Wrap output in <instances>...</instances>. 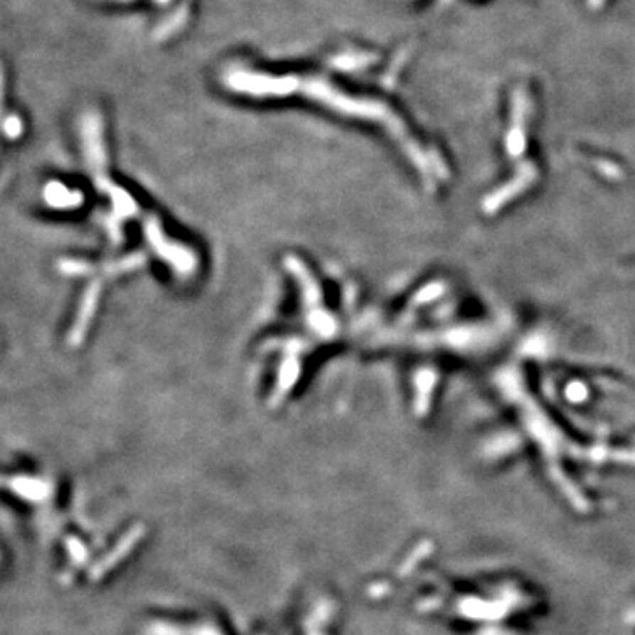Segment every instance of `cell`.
Returning a JSON list of instances; mask_svg holds the SVG:
<instances>
[{
    "label": "cell",
    "instance_id": "cell-1",
    "mask_svg": "<svg viewBox=\"0 0 635 635\" xmlns=\"http://www.w3.org/2000/svg\"><path fill=\"white\" fill-rule=\"evenodd\" d=\"M228 89L237 92V94L255 95V97H275V95H304L311 97L318 105L326 106L330 110L343 113V115L355 117V119L370 120L385 126V131L399 143L406 157L418 168L422 175L432 177V175H442V168L438 163L432 161L427 150L418 143V139L410 133L402 119H399L394 110L388 108L385 102L374 101L369 97H355L346 94L329 80L316 78V76H302V75H265V73H256L252 69L237 68L228 73L225 78Z\"/></svg>",
    "mask_w": 635,
    "mask_h": 635
}]
</instances>
